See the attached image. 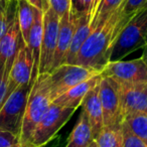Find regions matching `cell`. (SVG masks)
<instances>
[{"label": "cell", "mask_w": 147, "mask_h": 147, "mask_svg": "<svg viewBox=\"0 0 147 147\" xmlns=\"http://www.w3.org/2000/svg\"><path fill=\"white\" fill-rule=\"evenodd\" d=\"M121 126H122L123 135L122 147H147V143L137 137L134 133L131 132L130 129L127 127L124 122H122Z\"/></svg>", "instance_id": "cb8c5ba5"}, {"label": "cell", "mask_w": 147, "mask_h": 147, "mask_svg": "<svg viewBox=\"0 0 147 147\" xmlns=\"http://www.w3.org/2000/svg\"><path fill=\"white\" fill-rule=\"evenodd\" d=\"M17 13V1H9L4 11L0 12V40L8 29L9 25L15 18Z\"/></svg>", "instance_id": "603a6c76"}, {"label": "cell", "mask_w": 147, "mask_h": 147, "mask_svg": "<svg viewBox=\"0 0 147 147\" xmlns=\"http://www.w3.org/2000/svg\"><path fill=\"white\" fill-rule=\"evenodd\" d=\"M75 111V108L59 107L51 103L33 131L29 147H42L47 144Z\"/></svg>", "instance_id": "5b68a950"}, {"label": "cell", "mask_w": 147, "mask_h": 147, "mask_svg": "<svg viewBox=\"0 0 147 147\" xmlns=\"http://www.w3.org/2000/svg\"><path fill=\"white\" fill-rule=\"evenodd\" d=\"M100 73L91 71L77 65L63 63L47 74L49 93L51 100H55L59 95L63 94L73 87L93 78Z\"/></svg>", "instance_id": "8992f818"}, {"label": "cell", "mask_w": 147, "mask_h": 147, "mask_svg": "<svg viewBox=\"0 0 147 147\" xmlns=\"http://www.w3.org/2000/svg\"><path fill=\"white\" fill-rule=\"evenodd\" d=\"M34 81L30 80L29 83L17 88L5 101L0 109V129L20 136L27 99Z\"/></svg>", "instance_id": "277c9868"}, {"label": "cell", "mask_w": 147, "mask_h": 147, "mask_svg": "<svg viewBox=\"0 0 147 147\" xmlns=\"http://www.w3.org/2000/svg\"><path fill=\"white\" fill-rule=\"evenodd\" d=\"M0 147H21L19 136L0 129Z\"/></svg>", "instance_id": "4316f807"}, {"label": "cell", "mask_w": 147, "mask_h": 147, "mask_svg": "<svg viewBox=\"0 0 147 147\" xmlns=\"http://www.w3.org/2000/svg\"><path fill=\"white\" fill-rule=\"evenodd\" d=\"M124 3L102 25L96 26L79 51L73 65L100 73L110 63L112 49L120 31L132 16L123 13Z\"/></svg>", "instance_id": "6da1fadb"}, {"label": "cell", "mask_w": 147, "mask_h": 147, "mask_svg": "<svg viewBox=\"0 0 147 147\" xmlns=\"http://www.w3.org/2000/svg\"><path fill=\"white\" fill-rule=\"evenodd\" d=\"M42 2L43 11L51 7L59 17L63 16L67 11L71 10V0H42Z\"/></svg>", "instance_id": "484cf974"}, {"label": "cell", "mask_w": 147, "mask_h": 147, "mask_svg": "<svg viewBox=\"0 0 147 147\" xmlns=\"http://www.w3.org/2000/svg\"><path fill=\"white\" fill-rule=\"evenodd\" d=\"M141 59H143V61H144V63L147 67V43L143 47V53H142V57H141Z\"/></svg>", "instance_id": "f546056e"}, {"label": "cell", "mask_w": 147, "mask_h": 147, "mask_svg": "<svg viewBox=\"0 0 147 147\" xmlns=\"http://www.w3.org/2000/svg\"><path fill=\"white\" fill-rule=\"evenodd\" d=\"M61 17L49 7L43 11V29L41 38L40 55H39L38 75L49 74L51 69L57 47V33H59Z\"/></svg>", "instance_id": "52a82bcc"}, {"label": "cell", "mask_w": 147, "mask_h": 147, "mask_svg": "<svg viewBox=\"0 0 147 147\" xmlns=\"http://www.w3.org/2000/svg\"><path fill=\"white\" fill-rule=\"evenodd\" d=\"M21 39L17 13L8 29L0 40V67H3L9 59L15 55Z\"/></svg>", "instance_id": "e0dca14e"}, {"label": "cell", "mask_w": 147, "mask_h": 147, "mask_svg": "<svg viewBox=\"0 0 147 147\" xmlns=\"http://www.w3.org/2000/svg\"><path fill=\"white\" fill-rule=\"evenodd\" d=\"M43 29V11L35 8L34 20L29 31L28 40L26 45L30 49L33 59V67L31 74V80L34 81L38 76V65H39V55H40L41 38H42Z\"/></svg>", "instance_id": "2e32d148"}, {"label": "cell", "mask_w": 147, "mask_h": 147, "mask_svg": "<svg viewBox=\"0 0 147 147\" xmlns=\"http://www.w3.org/2000/svg\"><path fill=\"white\" fill-rule=\"evenodd\" d=\"M146 43H147V36H146Z\"/></svg>", "instance_id": "836d02e7"}, {"label": "cell", "mask_w": 147, "mask_h": 147, "mask_svg": "<svg viewBox=\"0 0 147 147\" xmlns=\"http://www.w3.org/2000/svg\"><path fill=\"white\" fill-rule=\"evenodd\" d=\"M123 122L137 137L147 143V114H131L124 118Z\"/></svg>", "instance_id": "7402d4cb"}, {"label": "cell", "mask_w": 147, "mask_h": 147, "mask_svg": "<svg viewBox=\"0 0 147 147\" xmlns=\"http://www.w3.org/2000/svg\"><path fill=\"white\" fill-rule=\"evenodd\" d=\"M86 147H98V146H97V144H96V142H95V140H92L90 143H89L88 145H87Z\"/></svg>", "instance_id": "1f68e13d"}, {"label": "cell", "mask_w": 147, "mask_h": 147, "mask_svg": "<svg viewBox=\"0 0 147 147\" xmlns=\"http://www.w3.org/2000/svg\"><path fill=\"white\" fill-rule=\"evenodd\" d=\"M121 103L123 120L131 114H147V83H122L114 80Z\"/></svg>", "instance_id": "9c48e42d"}, {"label": "cell", "mask_w": 147, "mask_h": 147, "mask_svg": "<svg viewBox=\"0 0 147 147\" xmlns=\"http://www.w3.org/2000/svg\"><path fill=\"white\" fill-rule=\"evenodd\" d=\"M147 7L136 12L125 24L116 39L110 61H122L131 53L146 45Z\"/></svg>", "instance_id": "3957f363"}, {"label": "cell", "mask_w": 147, "mask_h": 147, "mask_svg": "<svg viewBox=\"0 0 147 147\" xmlns=\"http://www.w3.org/2000/svg\"><path fill=\"white\" fill-rule=\"evenodd\" d=\"M51 103L53 100L49 93L47 74L38 75L30 89L23 115L19 136L21 147H29L33 131Z\"/></svg>", "instance_id": "7a4b0ae2"}, {"label": "cell", "mask_w": 147, "mask_h": 147, "mask_svg": "<svg viewBox=\"0 0 147 147\" xmlns=\"http://www.w3.org/2000/svg\"><path fill=\"white\" fill-rule=\"evenodd\" d=\"M7 1L9 2V1H11V0H7ZM15 1H19V0H15Z\"/></svg>", "instance_id": "d6a6232c"}, {"label": "cell", "mask_w": 147, "mask_h": 147, "mask_svg": "<svg viewBox=\"0 0 147 147\" xmlns=\"http://www.w3.org/2000/svg\"><path fill=\"white\" fill-rule=\"evenodd\" d=\"M145 7H147V0H125L123 13L127 16H133Z\"/></svg>", "instance_id": "83f0119b"}, {"label": "cell", "mask_w": 147, "mask_h": 147, "mask_svg": "<svg viewBox=\"0 0 147 147\" xmlns=\"http://www.w3.org/2000/svg\"><path fill=\"white\" fill-rule=\"evenodd\" d=\"M78 18L79 14L74 13L71 10L67 11L61 17L57 39V47H55V55H53V61L51 71H53L55 67H57L63 63L65 55L67 53V49L69 47V45H71V37H73V33L75 31V28H76Z\"/></svg>", "instance_id": "7c38bea8"}, {"label": "cell", "mask_w": 147, "mask_h": 147, "mask_svg": "<svg viewBox=\"0 0 147 147\" xmlns=\"http://www.w3.org/2000/svg\"><path fill=\"white\" fill-rule=\"evenodd\" d=\"M92 31V26H91V16L88 13H80L79 14L78 22H77L76 28L73 33L71 45L67 49V53L65 57L63 63H67V65H73V61L75 57H77L79 51L82 47L83 43L89 36V34ZM61 63V65H63Z\"/></svg>", "instance_id": "9a60e30c"}, {"label": "cell", "mask_w": 147, "mask_h": 147, "mask_svg": "<svg viewBox=\"0 0 147 147\" xmlns=\"http://www.w3.org/2000/svg\"><path fill=\"white\" fill-rule=\"evenodd\" d=\"M32 67L33 59L31 51L26 45V43L21 38L18 49H17L16 55H15L14 61H13L12 67H11L10 73H9L6 93H5L3 104L17 88L30 82Z\"/></svg>", "instance_id": "ba28073f"}, {"label": "cell", "mask_w": 147, "mask_h": 147, "mask_svg": "<svg viewBox=\"0 0 147 147\" xmlns=\"http://www.w3.org/2000/svg\"><path fill=\"white\" fill-rule=\"evenodd\" d=\"M93 139L92 131L87 115L82 110L78 122L71 130L65 147H86Z\"/></svg>", "instance_id": "ac0fdd59"}, {"label": "cell", "mask_w": 147, "mask_h": 147, "mask_svg": "<svg viewBox=\"0 0 147 147\" xmlns=\"http://www.w3.org/2000/svg\"><path fill=\"white\" fill-rule=\"evenodd\" d=\"M94 140L98 147H122V126H104Z\"/></svg>", "instance_id": "ffe728a7"}, {"label": "cell", "mask_w": 147, "mask_h": 147, "mask_svg": "<svg viewBox=\"0 0 147 147\" xmlns=\"http://www.w3.org/2000/svg\"><path fill=\"white\" fill-rule=\"evenodd\" d=\"M7 4H8L7 0H0V12H2L6 9Z\"/></svg>", "instance_id": "4dcf8cb0"}, {"label": "cell", "mask_w": 147, "mask_h": 147, "mask_svg": "<svg viewBox=\"0 0 147 147\" xmlns=\"http://www.w3.org/2000/svg\"><path fill=\"white\" fill-rule=\"evenodd\" d=\"M14 57L15 55L6 61L4 67H0V109H1V107L3 105V100H4L5 93H6V87H7V82H8L9 73H10Z\"/></svg>", "instance_id": "d4e9b609"}, {"label": "cell", "mask_w": 147, "mask_h": 147, "mask_svg": "<svg viewBox=\"0 0 147 147\" xmlns=\"http://www.w3.org/2000/svg\"><path fill=\"white\" fill-rule=\"evenodd\" d=\"M101 76L122 83H147V67L143 59L110 61L101 71Z\"/></svg>", "instance_id": "30bf717a"}, {"label": "cell", "mask_w": 147, "mask_h": 147, "mask_svg": "<svg viewBox=\"0 0 147 147\" xmlns=\"http://www.w3.org/2000/svg\"><path fill=\"white\" fill-rule=\"evenodd\" d=\"M82 105L83 111L86 113L89 124H90L93 139H95L104 128L103 110L100 96H99V85H97L86 95Z\"/></svg>", "instance_id": "5bb4252c"}, {"label": "cell", "mask_w": 147, "mask_h": 147, "mask_svg": "<svg viewBox=\"0 0 147 147\" xmlns=\"http://www.w3.org/2000/svg\"><path fill=\"white\" fill-rule=\"evenodd\" d=\"M102 76L101 74L96 75L93 78L73 87L71 89L67 90L63 94L59 95V97L53 101V104L59 107H65V108H75L77 109L81 104L83 100L86 97V95L90 92L92 89H94L97 85H99Z\"/></svg>", "instance_id": "4fadbf2b"}, {"label": "cell", "mask_w": 147, "mask_h": 147, "mask_svg": "<svg viewBox=\"0 0 147 147\" xmlns=\"http://www.w3.org/2000/svg\"><path fill=\"white\" fill-rule=\"evenodd\" d=\"M34 10L35 7L29 4L26 0L17 1V20L20 29L21 38L25 43H27L29 31L34 20Z\"/></svg>", "instance_id": "d6986e66"}, {"label": "cell", "mask_w": 147, "mask_h": 147, "mask_svg": "<svg viewBox=\"0 0 147 147\" xmlns=\"http://www.w3.org/2000/svg\"><path fill=\"white\" fill-rule=\"evenodd\" d=\"M125 0H101L96 14L91 21L92 30L96 26L102 25L121 5H123Z\"/></svg>", "instance_id": "44dd1931"}, {"label": "cell", "mask_w": 147, "mask_h": 147, "mask_svg": "<svg viewBox=\"0 0 147 147\" xmlns=\"http://www.w3.org/2000/svg\"><path fill=\"white\" fill-rule=\"evenodd\" d=\"M99 96L103 110L104 126H116L123 122L121 103L114 80L102 77L99 83Z\"/></svg>", "instance_id": "8fae6325"}, {"label": "cell", "mask_w": 147, "mask_h": 147, "mask_svg": "<svg viewBox=\"0 0 147 147\" xmlns=\"http://www.w3.org/2000/svg\"><path fill=\"white\" fill-rule=\"evenodd\" d=\"M26 1L30 5H32L33 7H35V8L39 9V10L43 11V2H42V0H26Z\"/></svg>", "instance_id": "f1b7e54d"}]
</instances>
